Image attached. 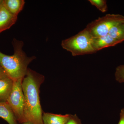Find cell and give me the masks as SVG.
<instances>
[{
    "mask_svg": "<svg viewBox=\"0 0 124 124\" xmlns=\"http://www.w3.org/2000/svg\"><path fill=\"white\" fill-rule=\"evenodd\" d=\"M45 80L42 75L28 68L23 79L22 87L24 95V117L27 122L44 124L40 103V88Z\"/></svg>",
    "mask_w": 124,
    "mask_h": 124,
    "instance_id": "6da1fadb",
    "label": "cell"
},
{
    "mask_svg": "<svg viewBox=\"0 0 124 124\" xmlns=\"http://www.w3.org/2000/svg\"><path fill=\"white\" fill-rule=\"evenodd\" d=\"M12 44L14 50L13 55H6L0 51V66L9 77L16 81L24 77L28 65L35 59L36 57L27 55L23 50L22 41L14 38Z\"/></svg>",
    "mask_w": 124,
    "mask_h": 124,
    "instance_id": "7a4b0ae2",
    "label": "cell"
},
{
    "mask_svg": "<svg viewBox=\"0 0 124 124\" xmlns=\"http://www.w3.org/2000/svg\"><path fill=\"white\" fill-rule=\"evenodd\" d=\"M93 38L85 28L75 35L63 40L61 46L73 56L94 54L97 51L93 46Z\"/></svg>",
    "mask_w": 124,
    "mask_h": 124,
    "instance_id": "3957f363",
    "label": "cell"
},
{
    "mask_svg": "<svg viewBox=\"0 0 124 124\" xmlns=\"http://www.w3.org/2000/svg\"><path fill=\"white\" fill-rule=\"evenodd\" d=\"M124 21L123 15L108 14L92 21L87 24L85 28L93 38H96L107 35L113 26Z\"/></svg>",
    "mask_w": 124,
    "mask_h": 124,
    "instance_id": "277c9868",
    "label": "cell"
},
{
    "mask_svg": "<svg viewBox=\"0 0 124 124\" xmlns=\"http://www.w3.org/2000/svg\"><path fill=\"white\" fill-rule=\"evenodd\" d=\"M23 79L14 81L13 89L7 101L18 122L22 124L27 122L24 114V95L22 87Z\"/></svg>",
    "mask_w": 124,
    "mask_h": 124,
    "instance_id": "5b68a950",
    "label": "cell"
},
{
    "mask_svg": "<svg viewBox=\"0 0 124 124\" xmlns=\"http://www.w3.org/2000/svg\"><path fill=\"white\" fill-rule=\"evenodd\" d=\"M17 19V17L10 14L2 4L0 8V33L9 29L15 24Z\"/></svg>",
    "mask_w": 124,
    "mask_h": 124,
    "instance_id": "8992f818",
    "label": "cell"
},
{
    "mask_svg": "<svg viewBox=\"0 0 124 124\" xmlns=\"http://www.w3.org/2000/svg\"><path fill=\"white\" fill-rule=\"evenodd\" d=\"M120 43H121L120 41L115 39L108 34L93 38V46L97 51L107 47L115 46Z\"/></svg>",
    "mask_w": 124,
    "mask_h": 124,
    "instance_id": "52a82bcc",
    "label": "cell"
},
{
    "mask_svg": "<svg viewBox=\"0 0 124 124\" xmlns=\"http://www.w3.org/2000/svg\"><path fill=\"white\" fill-rule=\"evenodd\" d=\"M13 80L6 75L0 78V102H6L13 86Z\"/></svg>",
    "mask_w": 124,
    "mask_h": 124,
    "instance_id": "ba28073f",
    "label": "cell"
},
{
    "mask_svg": "<svg viewBox=\"0 0 124 124\" xmlns=\"http://www.w3.org/2000/svg\"><path fill=\"white\" fill-rule=\"evenodd\" d=\"M70 115V114L62 115L44 112L42 114V121L44 124H65Z\"/></svg>",
    "mask_w": 124,
    "mask_h": 124,
    "instance_id": "9c48e42d",
    "label": "cell"
},
{
    "mask_svg": "<svg viewBox=\"0 0 124 124\" xmlns=\"http://www.w3.org/2000/svg\"><path fill=\"white\" fill-rule=\"evenodd\" d=\"M0 117L9 124H18L13 111L7 101L0 102Z\"/></svg>",
    "mask_w": 124,
    "mask_h": 124,
    "instance_id": "30bf717a",
    "label": "cell"
},
{
    "mask_svg": "<svg viewBox=\"0 0 124 124\" xmlns=\"http://www.w3.org/2000/svg\"><path fill=\"white\" fill-rule=\"evenodd\" d=\"M24 4V0H3V5L6 8L11 14L17 17L22 10Z\"/></svg>",
    "mask_w": 124,
    "mask_h": 124,
    "instance_id": "8fae6325",
    "label": "cell"
},
{
    "mask_svg": "<svg viewBox=\"0 0 124 124\" xmlns=\"http://www.w3.org/2000/svg\"><path fill=\"white\" fill-rule=\"evenodd\" d=\"M124 21L118 23L113 26L108 33L112 37L121 43L124 41Z\"/></svg>",
    "mask_w": 124,
    "mask_h": 124,
    "instance_id": "7c38bea8",
    "label": "cell"
},
{
    "mask_svg": "<svg viewBox=\"0 0 124 124\" xmlns=\"http://www.w3.org/2000/svg\"><path fill=\"white\" fill-rule=\"evenodd\" d=\"M89 1L102 13H105L107 11L108 6L106 0H89Z\"/></svg>",
    "mask_w": 124,
    "mask_h": 124,
    "instance_id": "4fadbf2b",
    "label": "cell"
},
{
    "mask_svg": "<svg viewBox=\"0 0 124 124\" xmlns=\"http://www.w3.org/2000/svg\"><path fill=\"white\" fill-rule=\"evenodd\" d=\"M116 80L120 83H124V64L118 66L115 72Z\"/></svg>",
    "mask_w": 124,
    "mask_h": 124,
    "instance_id": "5bb4252c",
    "label": "cell"
},
{
    "mask_svg": "<svg viewBox=\"0 0 124 124\" xmlns=\"http://www.w3.org/2000/svg\"><path fill=\"white\" fill-rule=\"evenodd\" d=\"M65 124H82L81 120L77 115H70L69 120Z\"/></svg>",
    "mask_w": 124,
    "mask_h": 124,
    "instance_id": "9a60e30c",
    "label": "cell"
},
{
    "mask_svg": "<svg viewBox=\"0 0 124 124\" xmlns=\"http://www.w3.org/2000/svg\"><path fill=\"white\" fill-rule=\"evenodd\" d=\"M117 124H124V108L120 112L119 120Z\"/></svg>",
    "mask_w": 124,
    "mask_h": 124,
    "instance_id": "2e32d148",
    "label": "cell"
},
{
    "mask_svg": "<svg viewBox=\"0 0 124 124\" xmlns=\"http://www.w3.org/2000/svg\"><path fill=\"white\" fill-rule=\"evenodd\" d=\"M6 75H7V74L3 68L0 66V78Z\"/></svg>",
    "mask_w": 124,
    "mask_h": 124,
    "instance_id": "e0dca14e",
    "label": "cell"
},
{
    "mask_svg": "<svg viewBox=\"0 0 124 124\" xmlns=\"http://www.w3.org/2000/svg\"><path fill=\"white\" fill-rule=\"evenodd\" d=\"M3 0H0V8L1 7L3 4Z\"/></svg>",
    "mask_w": 124,
    "mask_h": 124,
    "instance_id": "ac0fdd59",
    "label": "cell"
},
{
    "mask_svg": "<svg viewBox=\"0 0 124 124\" xmlns=\"http://www.w3.org/2000/svg\"><path fill=\"white\" fill-rule=\"evenodd\" d=\"M32 124V123H30V122H25V123H23V124Z\"/></svg>",
    "mask_w": 124,
    "mask_h": 124,
    "instance_id": "d6986e66",
    "label": "cell"
},
{
    "mask_svg": "<svg viewBox=\"0 0 124 124\" xmlns=\"http://www.w3.org/2000/svg\"></svg>",
    "mask_w": 124,
    "mask_h": 124,
    "instance_id": "ffe728a7",
    "label": "cell"
}]
</instances>
